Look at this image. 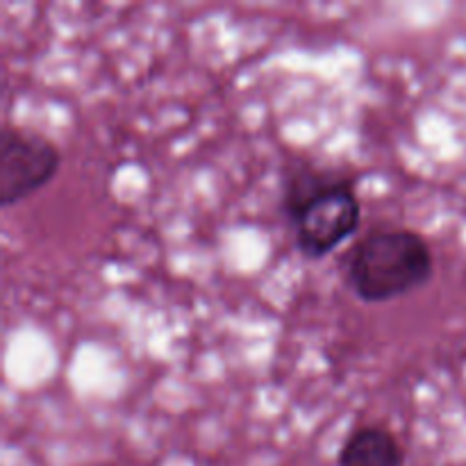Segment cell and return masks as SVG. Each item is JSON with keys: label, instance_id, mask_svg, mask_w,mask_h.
I'll return each instance as SVG.
<instances>
[{"label": "cell", "instance_id": "obj_1", "mask_svg": "<svg viewBox=\"0 0 466 466\" xmlns=\"http://www.w3.org/2000/svg\"><path fill=\"white\" fill-rule=\"evenodd\" d=\"M280 205L294 230L296 248L314 262L335 253L362 226L358 180L346 168L289 164Z\"/></svg>", "mask_w": 466, "mask_h": 466}, {"label": "cell", "instance_id": "obj_4", "mask_svg": "<svg viewBox=\"0 0 466 466\" xmlns=\"http://www.w3.org/2000/svg\"><path fill=\"white\" fill-rule=\"evenodd\" d=\"M337 466H405V449L391 428L362 423L339 446Z\"/></svg>", "mask_w": 466, "mask_h": 466}, {"label": "cell", "instance_id": "obj_3", "mask_svg": "<svg viewBox=\"0 0 466 466\" xmlns=\"http://www.w3.org/2000/svg\"><path fill=\"white\" fill-rule=\"evenodd\" d=\"M62 150L46 135L5 126L0 132V208H12L53 182Z\"/></svg>", "mask_w": 466, "mask_h": 466}, {"label": "cell", "instance_id": "obj_2", "mask_svg": "<svg viewBox=\"0 0 466 466\" xmlns=\"http://www.w3.org/2000/svg\"><path fill=\"white\" fill-rule=\"evenodd\" d=\"M435 276L426 237L410 228H376L346 253L344 278L362 303L378 305L421 289Z\"/></svg>", "mask_w": 466, "mask_h": 466}]
</instances>
